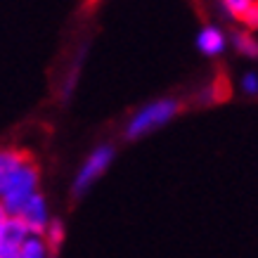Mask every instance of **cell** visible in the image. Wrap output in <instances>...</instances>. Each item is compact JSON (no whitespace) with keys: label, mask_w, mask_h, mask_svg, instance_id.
<instances>
[{"label":"cell","mask_w":258,"mask_h":258,"mask_svg":"<svg viewBox=\"0 0 258 258\" xmlns=\"http://www.w3.org/2000/svg\"><path fill=\"white\" fill-rule=\"evenodd\" d=\"M180 109H182V104L178 100H173V97H161V100L147 102L145 107H140L133 116L128 118V123L123 128V138L131 142L140 140L145 135L164 128L168 121L178 116Z\"/></svg>","instance_id":"obj_1"},{"label":"cell","mask_w":258,"mask_h":258,"mask_svg":"<svg viewBox=\"0 0 258 258\" xmlns=\"http://www.w3.org/2000/svg\"><path fill=\"white\" fill-rule=\"evenodd\" d=\"M38 182H40V168L36 166L33 159H29L26 164L17 168V173L10 178L8 187L3 189V195H0L3 209L10 216H17V211L38 192Z\"/></svg>","instance_id":"obj_2"},{"label":"cell","mask_w":258,"mask_h":258,"mask_svg":"<svg viewBox=\"0 0 258 258\" xmlns=\"http://www.w3.org/2000/svg\"><path fill=\"white\" fill-rule=\"evenodd\" d=\"M114 157H116V149L111 147V145H100V147H95L86 157V161L81 164L79 173H76V178H74V185H71V195L74 197L86 195L88 189L93 187L95 182L107 173V168L111 166Z\"/></svg>","instance_id":"obj_3"},{"label":"cell","mask_w":258,"mask_h":258,"mask_svg":"<svg viewBox=\"0 0 258 258\" xmlns=\"http://www.w3.org/2000/svg\"><path fill=\"white\" fill-rule=\"evenodd\" d=\"M12 218L22 220V225L26 227L31 235H43L47 223H50V209H47L45 197L40 195V192H36V195L24 204L22 209L17 211V216H12Z\"/></svg>","instance_id":"obj_4"},{"label":"cell","mask_w":258,"mask_h":258,"mask_svg":"<svg viewBox=\"0 0 258 258\" xmlns=\"http://www.w3.org/2000/svg\"><path fill=\"white\" fill-rule=\"evenodd\" d=\"M31 235L26 227L22 225L19 218L10 216L3 232H0V258H17L19 256V246L24 244V239Z\"/></svg>","instance_id":"obj_5"},{"label":"cell","mask_w":258,"mask_h":258,"mask_svg":"<svg viewBox=\"0 0 258 258\" xmlns=\"http://www.w3.org/2000/svg\"><path fill=\"white\" fill-rule=\"evenodd\" d=\"M197 47L206 57H218L220 52H225L227 38L218 26H204L202 31L197 33Z\"/></svg>","instance_id":"obj_6"},{"label":"cell","mask_w":258,"mask_h":258,"mask_svg":"<svg viewBox=\"0 0 258 258\" xmlns=\"http://www.w3.org/2000/svg\"><path fill=\"white\" fill-rule=\"evenodd\" d=\"M29 154L22 152V149H0V195H3V189L8 187L10 178L17 173V168L22 164L29 161Z\"/></svg>","instance_id":"obj_7"},{"label":"cell","mask_w":258,"mask_h":258,"mask_svg":"<svg viewBox=\"0 0 258 258\" xmlns=\"http://www.w3.org/2000/svg\"><path fill=\"white\" fill-rule=\"evenodd\" d=\"M17 258H55L50 246L45 244L43 235H29L19 246V256Z\"/></svg>","instance_id":"obj_8"},{"label":"cell","mask_w":258,"mask_h":258,"mask_svg":"<svg viewBox=\"0 0 258 258\" xmlns=\"http://www.w3.org/2000/svg\"><path fill=\"white\" fill-rule=\"evenodd\" d=\"M232 45H235V50L239 52V55L244 57H258V40L251 36L249 31H237L235 36H232Z\"/></svg>","instance_id":"obj_9"},{"label":"cell","mask_w":258,"mask_h":258,"mask_svg":"<svg viewBox=\"0 0 258 258\" xmlns=\"http://www.w3.org/2000/svg\"><path fill=\"white\" fill-rule=\"evenodd\" d=\"M43 239H45V244L50 246V251H52V256H55V251L62 246L64 242V223L57 218H50V223H47L45 232H43Z\"/></svg>","instance_id":"obj_10"},{"label":"cell","mask_w":258,"mask_h":258,"mask_svg":"<svg viewBox=\"0 0 258 258\" xmlns=\"http://www.w3.org/2000/svg\"><path fill=\"white\" fill-rule=\"evenodd\" d=\"M223 3V8H225V12L230 17H235V19H239V17L249 10V5L253 3V0H220Z\"/></svg>","instance_id":"obj_11"},{"label":"cell","mask_w":258,"mask_h":258,"mask_svg":"<svg viewBox=\"0 0 258 258\" xmlns=\"http://www.w3.org/2000/svg\"><path fill=\"white\" fill-rule=\"evenodd\" d=\"M239 22L249 29V31H253V29H258V0H253L249 5V10L244 12L242 17H239Z\"/></svg>","instance_id":"obj_12"},{"label":"cell","mask_w":258,"mask_h":258,"mask_svg":"<svg viewBox=\"0 0 258 258\" xmlns=\"http://www.w3.org/2000/svg\"><path fill=\"white\" fill-rule=\"evenodd\" d=\"M239 88H242L244 95H258V74L256 71L244 74L242 81H239Z\"/></svg>","instance_id":"obj_13"},{"label":"cell","mask_w":258,"mask_h":258,"mask_svg":"<svg viewBox=\"0 0 258 258\" xmlns=\"http://www.w3.org/2000/svg\"><path fill=\"white\" fill-rule=\"evenodd\" d=\"M8 218H10V213L5 211V209H3V204H0V232H3V227H5Z\"/></svg>","instance_id":"obj_14"},{"label":"cell","mask_w":258,"mask_h":258,"mask_svg":"<svg viewBox=\"0 0 258 258\" xmlns=\"http://www.w3.org/2000/svg\"><path fill=\"white\" fill-rule=\"evenodd\" d=\"M88 3H97V0H88Z\"/></svg>","instance_id":"obj_15"}]
</instances>
